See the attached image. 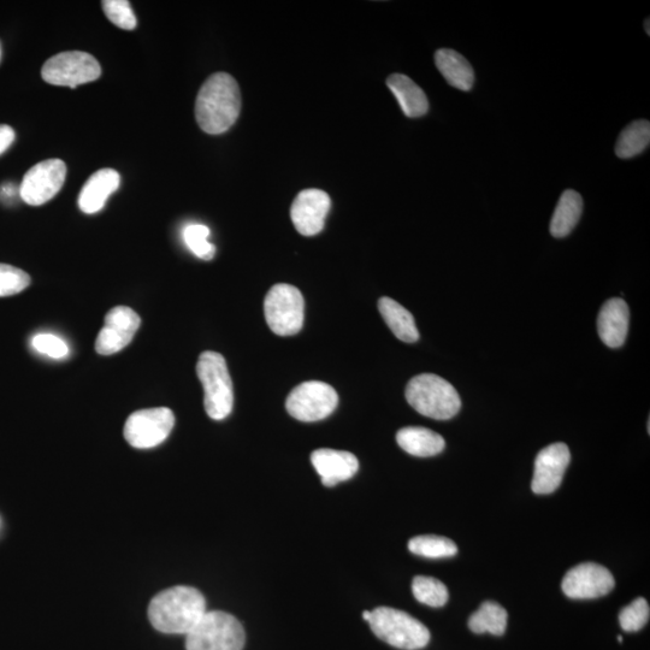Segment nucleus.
<instances>
[{
  "label": "nucleus",
  "instance_id": "1",
  "mask_svg": "<svg viewBox=\"0 0 650 650\" xmlns=\"http://www.w3.org/2000/svg\"><path fill=\"white\" fill-rule=\"evenodd\" d=\"M241 111V93L232 75L216 73L204 82L195 103V117L205 133H226Z\"/></svg>",
  "mask_w": 650,
  "mask_h": 650
},
{
  "label": "nucleus",
  "instance_id": "2",
  "mask_svg": "<svg viewBox=\"0 0 650 650\" xmlns=\"http://www.w3.org/2000/svg\"><path fill=\"white\" fill-rule=\"evenodd\" d=\"M206 612L204 595L197 589L180 585L152 599L149 619L153 628L163 634L187 635Z\"/></svg>",
  "mask_w": 650,
  "mask_h": 650
},
{
  "label": "nucleus",
  "instance_id": "3",
  "mask_svg": "<svg viewBox=\"0 0 650 650\" xmlns=\"http://www.w3.org/2000/svg\"><path fill=\"white\" fill-rule=\"evenodd\" d=\"M405 395L413 409L436 421L453 418L462 407L457 389L434 374L413 377L407 384Z\"/></svg>",
  "mask_w": 650,
  "mask_h": 650
},
{
  "label": "nucleus",
  "instance_id": "4",
  "mask_svg": "<svg viewBox=\"0 0 650 650\" xmlns=\"http://www.w3.org/2000/svg\"><path fill=\"white\" fill-rule=\"evenodd\" d=\"M197 374L204 388L206 413L214 421H223L232 413L234 405L233 382L226 359L217 352L202 353Z\"/></svg>",
  "mask_w": 650,
  "mask_h": 650
},
{
  "label": "nucleus",
  "instance_id": "5",
  "mask_svg": "<svg viewBox=\"0 0 650 650\" xmlns=\"http://www.w3.org/2000/svg\"><path fill=\"white\" fill-rule=\"evenodd\" d=\"M246 635L239 620L221 611L206 612L186 635L187 650H242Z\"/></svg>",
  "mask_w": 650,
  "mask_h": 650
},
{
  "label": "nucleus",
  "instance_id": "6",
  "mask_svg": "<svg viewBox=\"0 0 650 650\" xmlns=\"http://www.w3.org/2000/svg\"><path fill=\"white\" fill-rule=\"evenodd\" d=\"M370 628L380 640L395 648L418 650L427 647L430 632L424 624L403 611L378 607L371 612Z\"/></svg>",
  "mask_w": 650,
  "mask_h": 650
},
{
  "label": "nucleus",
  "instance_id": "7",
  "mask_svg": "<svg viewBox=\"0 0 650 650\" xmlns=\"http://www.w3.org/2000/svg\"><path fill=\"white\" fill-rule=\"evenodd\" d=\"M265 319L276 335L292 336L303 329L305 301L297 287L280 283L270 289L264 303Z\"/></svg>",
  "mask_w": 650,
  "mask_h": 650
},
{
  "label": "nucleus",
  "instance_id": "8",
  "mask_svg": "<svg viewBox=\"0 0 650 650\" xmlns=\"http://www.w3.org/2000/svg\"><path fill=\"white\" fill-rule=\"evenodd\" d=\"M102 75V67L90 53L81 51L61 52L44 64L41 76L47 84L76 88L96 81Z\"/></svg>",
  "mask_w": 650,
  "mask_h": 650
},
{
  "label": "nucleus",
  "instance_id": "9",
  "mask_svg": "<svg viewBox=\"0 0 650 650\" xmlns=\"http://www.w3.org/2000/svg\"><path fill=\"white\" fill-rule=\"evenodd\" d=\"M338 404L339 395L332 386L321 381H309L292 390L286 409L300 422H318L332 415Z\"/></svg>",
  "mask_w": 650,
  "mask_h": 650
},
{
  "label": "nucleus",
  "instance_id": "10",
  "mask_svg": "<svg viewBox=\"0 0 650 650\" xmlns=\"http://www.w3.org/2000/svg\"><path fill=\"white\" fill-rule=\"evenodd\" d=\"M174 425V413L167 407L140 410L127 419L124 437L134 448H153L168 439Z\"/></svg>",
  "mask_w": 650,
  "mask_h": 650
},
{
  "label": "nucleus",
  "instance_id": "11",
  "mask_svg": "<svg viewBox=\"0 0 650 650\" xmlns=\"http://www.w3.org/2000/svg\"><path fill=\"white\" fill-rule=\"evenodd\" d=\"M67 165L61 159H46L34 165L23 177L20 195L23 202L31 206L44 205L61 191Z\"/></svg>",
  "mask_w": 650,
  "mask_h": 650
},
{
  "label": "nucleus",
  "instance_id": "12",
  "mask_svg": "<svg viewBox=\"0 0 650 650\" xmlns=\"http://www.w3.org/2000/svg\"><path fill=\"white\" fill-rule=\"evenodd\" d=\"M616 585L613 575L606 567L585 563L566 573L561 589L567 598L575 600L598 599L610 594Z\"/></svg>",
  "mask_w": 650,
  "mask_h": 650
},
{
  "label": "nucleus",
  "instance_id": "13",
  "mask_svg": "<svg viewBox=\"0 0 650 650\" xmlns=\"http://www.w3.org/2000/svg\"><path fill=\"white\" fill-rule=\"evenodd\" d=\"M140 323L138 313L130 307H114L105 317L104 327L96 341V351L102 356H111L122 351L132 342Z\"/></svg>",
  "mask_w": 650,
  "mask_h": 650
},
{
  "label": "nucleus",
  "instance_id": "14",
  "mask_svg": "<svg viewBox=\"0 0 650 650\" xmlns=\"http://www.w3.org/2000/svg\"><path fill=\"white\" fill-rule=\"evenodd\" d=\"M570 460V449L565 443H553L543 448L535 460L534 478L531 483L533 492L539 495L555 492L563 481Z\"/></svg>",
  "mask_w": 650,
  "mask_h": 650
},
{
  "label": "nucleus",
  "instance_id": "15",
  "mask_svg": "<svg viewBox=\"0 0 650 650\" xmlns=\"http://www.w3.org/2000/svg\"><path fill=\"white\" fill-rule=\"evenodd\" d=\"M330 206L332 200L329 194L321 189L311 188L300 192L291 209L295 229L304 236H315L321 233Z\"/></svg>",
  "mask_w": 650,
  "mask_h": 650
},
{
  "label": "nucleus",
  "instance_id": "16",
  "mask_svg": "<svg viewBox=\"0 0 650 650\" xmlns=\"http://www.w3.org/2000/svg\"><path fill=\"white\" fill-rule=\"evenodd\" d=\"M311 463L321 476L323 486L335 487L340 482L351 480L357 474L359 462L356 455L335 451V449H317L311 455Z\"/></svg>",
  "mask_w": 650,
  "mask_h": 650
},
{
  "label": "nucleus",
  "instance_id": "17",
  "mask_svg": "<svg viewBox=\"0 0 650 650\" xmlns=\"http://www.w3.org/2000/svg\"><path fill=\"white\" fill-rule=\"evenodd\" d=\"M630 311L623 299L608 300L598 317V333L607 347L624 345L629 332Z\"/></svg>",
  "mask_w": 650,
  "mask_h": 650
},
{
  "label": "nucleus",
  "instance_id": "18",
  "mask_svg": "<svg viewBox=\"0 0 650 650\" xmlns=\"http://www.w3.org/2000/svg\"><path fill=\"white\" fill-rule=\"evenodd\" d=\"M121 176L114 169H100L87 180L79 195V206L87 215L103 210L106 200L120 187Z\"/></svg>",
  "mask_w": 650,
  "mask_h": 650
},
{
  "label": "nucleus",
  "instance_id": "19",
  "mask_svg": "<svg viewBox=\"0 0 650 650\" xmlns=\"http://www.w3.org/2000/svg\"><path fill=\"white\" fill-rule=\"evenodd\" d=\"M387 86L403 109L404 114L410 118L427 115L429 102L424 91L409 76L403 74L390 75Z\"/></svg>",
  "mask_w": 650,
  "mask_h": 650
},
{
  "label": "nucleus",
  "instance_id": "20",
  "mask_svg": "<svg viewBox=\"0 0 650 650\" xmlns=\"http://www.w3.org/2000/svg\"><path fill=\"white\" fill-rule=\"evenodd\" d=\"M437 69L449 85L460 91L472 90L475 82V72L468 59L457 51L441 49L435 53Z\"/></svg>",
  "mask_w": 650,
  "mask_h": 650
},
{
  "label": "nucleus",
  "instance_id": "21",
  "mask_svg": "<svg viewBox=\"0 0 650 650\" xmlns=\"http://www.w3.org/2000/svg\"><path fill=\"white\" fill-rule=\"evenodd\" d=\"M398 445L406 453L419 458L434 457L445 449L446 442L443 437L433 430L409 427L398 431Z\"/></svg>",
  "mask_w": 650,
  "mask_h": 650
},
{
  "label": "nucleus",
  "instance_id": "22",
  "mask_svg": "<svg viewBox=\"0 0 650 650\" xmlns=\"http://www.w3.org/2000/svg\"><path fill=\"white\" fill-rule=\"evenodd\" d=\"M378 310H380L384 322L399 340L407 342V344H413L419 340L415 318L403 305L384 297L378 301Z\"/></svg>",
  "mask_w": 650,
  "mask_h": 650
},
{
  "label": "nucleus",
  "instance_id": "23",
  "mask_svg": "<svg viewBox=\"0 0 650 650\" xmlns=\"http://www.w3.org/2000/svg\"><path fill=\"white\" fill-rule=\"evenodd\" d=\"M582 212L583 199L581 194L572 191V189H567L559 199L551 227H549L554 238L561 239L569 235L581 220Z\"/></svg>",
  "mask_w": 650,
  "mask_h": 650
},
{
  "label": "nucleus",
  "instance_id": "24",
  "mask_svg": "<svg viewBox=\"0 0 650 650\" xmlns=\"http://www.w3.org/2000/svg\"><path fill=\"white\" fill-rule=\"evenodd\" d=\"M508 614L504 607L493 601L484 602L469 619V628L475 634L502 636L507 628Z\"/></svg>",
  "mask_w": 650,
  "mask_h": 650
},
{
  "label": "nucleus",
  "instance_id": "25",
  "mask_svg": "<svg viewBox=\"0 0 650 650\" xmlns=\"http://www.w3.org/2000/svg\"><path fill=\"white\" fill-rule=\"evenodd\" d=\"M650 143V123L647 120L632 122L619 135L616 145V155L622 159H630L646 151Z\"/></svg>",
  "mask_w": 650,
  "mask_h": 650
},
{
  "label": "nucleus",
  "instance_id": "26",
  "mask_svg": "<svg viewBox=\"0 0 650 650\" xmlns=\"http://www.w3.org/2000/svg\"><path fill=\"white\" fill-rule=\"evenodd\" d=\"M410 552L419 557L440 559L454 557L458 547L447 537L425 535L413 537L409 542Z\"/></svg>",
  "mask_w": 650,
  "mask_h": 650
},
{
  "label": "nucleus",
  "instance_id": "27",
  "mask_svg": "<svg viewBox=\"0 0 650 650\" xmlns=\"http://www.w3.org/2000/svg\"><path fill=\"white\" fill-rule=\"evenodd\" d=\"M412 592L418 602L430 607L445 606L449 598L446 585L434 577L417 576L413 579Z\"/></svg>",
  "mask_w": 650,
  "mask_h": 650
},
{
  "label": "nucleus",
  "instance_id": "28",
  "mask_svg": "<svg viewBox=\"0 0 650 650\" xmlns=\"http://www.w3.org/2000/svg\"><path fill=\"white\" fill-rule=\"evenodd\" d=\"M210 229L203 224H189L183 229V240L195 256L204 260L215 257L216 247L209 241Z\"/></svg>",
  "mask_w": 650,
  "mask_h": 650
},
{
  "label": "nucleus",
  "instance_id": "29",
  "mask_svg": "<svg viewBox=\"0 0 650 650\" xmlns=\"http://www.w3.org/2000/svg\"><path fill=\"white\" fill-rule=\"evenodd\" d=\"M650 616L648 601L638 598L629 606L623 608L619 614V623L626 632H636L646 626Z\"/></svg>",
  "mask_w": 650,
  "mask_h": 650
},
{
  "label": "nucleus",
  "instance_id": "30",
  "mask_svg": "<svg viewBox=\"0 0 650 650\" xmlns=\"http://www.w3.org/2000/svg\"><path fill=\"white\" fill-rule=\"evenodd\" d=\"M31 285V277L25 271L9 264H0V298L19 294Z\"/></svg>",
  "mask_w": 650,
  "mask_h": 650
},
{
  "label": "nucleus",
  "instance_id": "31",
  "mask_svg": "<svg viewBox=\"0 0 650 650\" xmlns=\"http://www.w3.org/2000/svg\"><path fill=\"white\" fill-rule=\"evenodd\" d=\"M104 13L115 26L126 31H132L137 27V17L127 0H105L102 3Z\"/></svg>",
  "mask_w": 650,
  "mask_h": 650
},
{
  "label": "nucleus",
  "instance_id": "32",
  "mask_svg": "<svg viewBox=\"0 0 650 650\" xmlns=\"http://www.w3.org/2000/svg\"><path fill=\"white\" fill-rule=\"evenodd\" d=\"M32 346L35 351L53 359H63L69 354L67 344L61 338L52 334L35 335Z\"/></svg>",
  "mask_w": 650,
  "mask_h": 650
},
{
  "label": "nucleus",
  "instance_id": "33",
  "mask_svg": "<svg viewBox=\"0 0 650 650\" xmlns=\"http://www.w3.org/2000/svg\"><path fill=\"white\" fill-rule=\"evenodd\" d=\"M15 130L7 124H0V156L14 144Z\"/></svg>",
  "mask_w": 650,
  "mask_h": 650
},
{
  "label": "nucleus",
  "instance_id": "34",
  "mask_svg": "<svg viewBox=\"0 0 650 650\" xmlns=\"http://www.w3.org/2000/svg\"><path fill=\"white\" fill-rule=\"evenodd\" d=\"M0 191H2V198L13 199L15 197L16 187L13 183H7Z\"/></svg>",
  "mask_w": 650,
  "mask_h": 650
},
{
  "label": "nucleus",
  "instance_id": "35",
  "mask_svg": "<svg viewBox=\"0 0 650 650\" xmlns=\"http://www.w3.org/2000/svg\"><path fill=\"white\" fill-rule=\"evenodd\" d=\"M363 619L366 620V622L369 623V620L371 619V612L370 611H365L363 613Z\"/></svg>",
  "mask_w": 650,
  "mask_h": 650
},
{
  "label": "nucleus",
  "instance_id": "36",
  "mask_svg": "<svg viewBox=\"0 0 650 650\" xmlns=\"http://www.w3.org/2000/svg\"><path fill=\"white\" fill-rule=\"evenodd\" d=\"M649 25H650V21H649V19H647V21L644 22V29H646V32H647L648 35H650V26Z\"/></svg>",
  "mask_w": 650,
  "mask_h": 650
},
{
  "label": "nucleus",
  "instance_id": "37",
  "mask_svg": "<svg viewBox=\"0 0 650 650\" xmlns=\"http://www.w3.org/2000/svg\"><path fill=\"white\" fill-rule=\"evenodd\" d=\"M618 641H619V642H623V637H622V636H618Z\"/></svg>",
  "mask_w": 650,
  "mask_h": 650
},
{
  "label": "nucleus",
  "instance_id": "38",
  "mask_svg": "<svg viewBox=\"0 0 650 650\" xmlns=\"http://www.w3.org/2000/svg\"><path fill=\"white\" fill-rule=\"evenodd\" d=\"M0 59H2V46H0Z\"/></svg>",
  "mask_w": 650,
  "mask_h": 650
}]
</instances>
